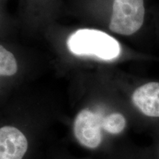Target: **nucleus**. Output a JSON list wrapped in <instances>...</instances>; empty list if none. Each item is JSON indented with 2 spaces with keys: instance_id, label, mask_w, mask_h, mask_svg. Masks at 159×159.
<instances>
[{
  "instance_id": "obj_1",
  "label": "nucleus",
  "mask_w": 159,
  "mask_h": 159,
  "mask_svg": "<svg viewBox=\"0 0 159 159\" xmlns=\"http://www.w3.org/2000/svg\"><path fill=\"white\" fill-rule=\"evenodd\" d=\"M67 46L76 55L95 56L111 61L119 57L121 47L118 41L108 33L94 29H80L69 37Z\"/></svg>"
},
{
  "instance_id": "obj_2",
  "label": "nucleus",
  "mask_w": 159,
  "mask_h": 159,
  "mask_svg": "<svg viewBox=\"0 0 159 159\" xmlns=\"http://www.w3.org/2000/svg\"><path fill=\"white\" fill-rule=\"evenodd\" d=\"M144 0H114L109 28L119 35H130L142 27Z\"/></svg>"
},
{
  "instance_id": "obj_3",
  "label": "nucleus",
  "mask_w": 159,
  "mask_h": 159,
  "mask_svg": "<svg viewBox=\"0 0 159 159\" xmlns=\"http://www.w3.org/2000/svg\"><path fill=\"white\" fill-rule=\"evenodd\" d=\"M104 114L89 108L81 110L73 122V134L76 142L83 148L96 150L103 141L102 124Z\"/></svg>"
},
{
  "instance_id": "obj_4",
  "label": "nucleus",
  "mask_w": 159,
  "mask_h": 159,
  "mask_svg": "<svg viewBox=\"0 0 159 159\" xmlns=\"http://www.w3.org/2000/svg\"><path fill=\"white\" fill-rule=\"evenodd\" d=\"M132 101L142 114L159 117V83L151 82L139 87L132 95Z\"/></svg>"
},
{
  "instance_id": "obj_5",
  "label": "nucleus",
  "mask_w": 159,
  "mask_h": 159,
  "mask_svg": "<svg viewBox=\"0 0 159 159\" xmlns=\"http://www.w3.org/2000/svg\"><path fill=\"white\" fill-rule=\"evenodd\" d=\"M17 70V61L14 55L0 45V76H13L16 74Z\"/></svg>"
},
{
  "instance_id": "obj_6",
  "label": "nucleus",
  "mask_w": 159,
  "mask_h": 159,
  "mask_svg": "<svg viewBox=\"0 0 159 159\" xmlns=\"http://www.w3.org/2000/svg\"><path fill=\"white\" fill-rule=\"evenodd\" d=\"M126 119L122 114L112 113L105 116L103 120V130L111 135H118L125 130Z\"/></svg>"
},
{
  "instance_id": "obj_7",
  "label": "nucleus",
  "mask_w": 159,
  "mask_h": 159,
  "mask_svg": "<svg viewBox=\"0 0 159 159\" xmlns=\"http://www.w3.org/2000/svg\"><path fill=\"white\" fill-rule=\"evenodd\" d=\"M60 159H62V158H61ZM64 159H74L73 158H64Z\"/></svg>"
}]
</instances>
